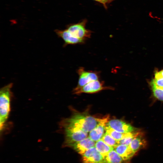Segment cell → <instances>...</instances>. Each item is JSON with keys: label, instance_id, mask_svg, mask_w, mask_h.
Segmentation results:
<instances>
[{"label": "cell", "instance_id": "cell-14", "mask_svg": "<svg viewBox=\"0 0 163 163\" xmlns=\"http://www.w3.org/2000/svg\"><path fill=\"white\" fill-rule=\"evenodd\" d=\"M95 147L97 150L104 157L114 148L105 143L102 139L96 142Z\"/></svg>", "mask_w": 163, "mask_h": 163}, {"label": "cell", "instance_id": "cell-18", "mask_svg": "<svg viewBox=\"0 0 163 163\" xmlns=\"http://www.w3.org/2000/svg\"><path fill=\"white\" fill-rule=\"evenodd\" d=\"M150 85L154 96L159 100L163 101V89L158 88L153 79L151 81Z\"/></svg>", "mask_w": 163, "mask_h": 163}, {"label": "cell", "instance_id": "cell-16", "mask_svg": "<svg viewBox=\"0 0 163 163\" xmlns=\"http://www.w3.org/2000/svg\"><path fill=\"white\" fill-rule=\"evenodd\" d=\"M105 129L106 132L118 141H119L125 137L132 135L133 132L126 133H120L106 125L105 126Z\"/></svg>", "mask_w": 163, "mask_h": 163}, {"label": "cell", "instance_id": "cell-17", "mask_svg": "<svg viewBox=\"0 0 163 163\" xmlns=\"http://www.w3.org/2000/svg\"><path fill=\"white\" fill-rule=\"evenodd\" d=\"M101 139L107 145L113 148L119 144V141L115 139L106 132Z\"/></svg>", "mask_w": 163, "mask_h": 163}, {"label": "cell", "instance_id": "cell-9", "mask_svg": "<svg viewBox=\"0 0 163 163\" xmlns=\"http://www.w3.org/2000/svg\"><path fill=\"white\" fill-rule=\"evenodd\" d=\"M109 118V115L102 118L96 126L89 132V137L94 142L101 139L104 133L106 125Z\"/></svg>", "mask_w": 163, "mask_h": 163}, {"label": "cell", "instance_id": "cell-12", "mask_svg": "<svg viewBox=\"0 0 163 163\" xmlns=\"http://www.w3.org/2000/svg\"><path fill=\"white\" fill-rule=\"evenodd\" d=\"M146 143V140L143 136L142 133H141L133 139L129 146L135 153L140 149L145 147Z\"/></svg>", "mask_w": 163, "mask_h": 163}, {"label": "cell", "instance_id": "cell-1", "mask_svg": "<svg viewBox=\"0 0 163 163\" xmlns=\"http://www.w3.org/2000/svg\"><path fill=\"white\" fill-rule=\"evenodd\" d=\"M102 118H95L85 113H77L63 121V126L75 128L86 133L94 129Z\"/></svg>", "mask_w": 163, "mask_h": 163}, {"label": "cell", "instance_id": "cell-4", "mask_svg": "<svg viewBox=\"0 0 163 163\" xmlns=\"http://www.w3.org/2000/svg\"><path fill=\"white\" fill-rule=\"evenodd\" d=\"M87 20L84 19L78 23L69 25L66 29L74 37L85 41L90 38L92 32L86 28Z\"/></svg>", "mask_w": 163, "mask_h": 163}, {"label": "cell", "instance_id": "cell-3", "mask_svg": "<svg viewBox=\"0 0 163 163\" xmlns=\"http://www.w3.org/2000/svg\"><path fill=\"white\" fill-rule=\"evenodd\" d=\"M65 132L64 147H71L75 143L86 138L88 133L75 127L63 126Z\"/></svg>", "mask_w": 163, "mask_h": 163}, {"label": "cell", "instance_id": "cell-13", "mask_svg": "<svg viewBox=\"0 0 163 163\" xmlns=\"http://www.w3.org/2000/svg\"><path fill=\"white\" fill-rule=\"evenodd\" d=\"M114 149L124 161L129 159L135 154L129 145L119 144L114 147Z\"/></svg>", "mask_w": 163, "mask_h": 163}, {"label": "cell", "instance_id": "cell-5", "mask_svg": "<svg viewBox=\"0 0 163 163\" xmlns=\"http://www.w3.org/2000/svg\"><path fill=\"white\" fill-rule=\"evenodd\" d=\"M77 73L79 75L78 85L76 87L77 88L82 87L92 81L98 80L99 77L98 72L86 71L82 67L78 69Z\"/></svg>", "mask_w": 163, "mask_h": 163}, {"label": "cell", "instance_id": "cell-7", "mask_svg": "<svg viewBox=\"0 0 163 163\" xmlns=\"http://www.w3.org/2000/svg\"><path fill=\"white\" fill-rule=\"evenodd\" d=\"M104 157L95 146L87 150L82 155V163H103Z\"/></svg>", "mask_w": 163, "mask_h": 163}, {"label": "cell", "instance_id": "cell-8", "mask_svg": "<svg viewBox=\"0 0 163 163\" xmlns=\"http://www.w3.org/2000/svg\"><path fill=\"white\" fill-rule=\"evenodd\" d=\"M114 130L121 133H126L134 132L136 129L130 124L121 120H112L108 121L106 125Z\"/></svg>", "mask_w": 163, "mask_h": 163}, {"label": "cell", "instance_id": "cell-20", "mask_svg": "<svg viewBox=\"0 0 163 163\" xmlns=\"http://www.w3.org/2000/svg\"><path fill=\"white\" fill-rule=\"evenodd\" d=\"M102 4L104 7L106 8H107V5L111 2L113 0H94Z\"/></svg>", "mask_w": 163, "mask_h": 163}, {"label": "cell", "instance_id": "cell-2", "mask_svg": "<svg viewBox=\"0 0 163 163\" xmlns=\"http://www.w3.org/2000/svg\"><path fill=\"white\" fill-rule=\"evenodd\" d=\"M13 84L10 83L2 88L0 91V129L2 130L8 118L10 110L11 89Z\"/></svg>", "mask_w": 163, "mask_h": 163}, {"label": "cell", "instance_id": "cell-19", "mask_svg": "<svg viewBox=\"0 0 163 163\" xmlns=\"http://www.w3.org/2000/svg\"><path fill=\"white\" fill-rule=\"evenodd\" d=\"M155 78L153 79L156 86L158 88L163 89V78L159 72L155 73Z\"/></svg>", "mask_w": 163, "mask_h": 163}, {"label": "cell", "instance_id": "cell-11", "mask_svg": "<svg viewBox=\"0 0 163 163\" xmlns=\"http://www.w3.org/2000/svg\"><path fill=\"white\" fill-rule=\"evenodd\" d=\"M94 141L89 137L76 143L71 147L80 155H83L89 149L95 146Z\"/></svg>", "mask_w": 163, "mask_h": 163}, {"label": "cell", "instance_id": "cell-10", "mask_svg": "<svg viewBox=\"0 0 163 163\" xmlns=\"http://www.w3.org/2000/svg\"><path fill=\"white\" fill-rule=\"evenodd\" d=\"M55 32L58 36L64 41V46L69 44H82L85 41L75 37L66 29L62 30H56Z\"/></svg>", "mask_w": 163, "mask_h": 163}, {"label": "cell", "instance_id": "cell-21", "mask_svg": "<svg viewBox=\"0 0 163 163\" xmlns=\"http://www.w3.org/2000/svg\"><path fill=\"white\" fill-rule=\"evenodd\" d=\"M161 76L163 78V70L159 72Z\"/></svg>", "mask_w": 163, "mask_h": 163}, {"label": "cell", "instance_id": "cell-6", "mask_svg": "<svg viewBox=\"0 0 163 163\" xmlns=\"http://www.w3.org/2000/svg\"><path fill=\"white\" fill-rule=\"evenodd\" d=\"M106 89H112V88L104 86L102 82L98 80L90 82L82 87L75 88L74 92L75 94H77L83 93H93Z\"/></svg>", "mask_w": 163, "mask_h": 163}, {"label": "cell", "instance_id": "cell-15", "mask_svg": "<svg viewBox=\"0 0 163 163\" xmlns=\"http://www.w3.org/2000/svg\"><path fill=\"white\" fill-rule=\"evenodd\" d=\"M124 161L113 149L104 157L103 163H123Z\"/></svg>", "mask_w": 163, "mask_h": 163}]
</instances>
